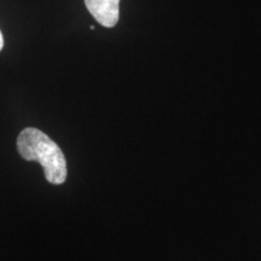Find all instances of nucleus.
<instances>
[{
  "mask_svg": "<svg viewBox=\"0 0 261 261\" xmlns=\"http://www.w3.org/2000/svg\"><path fill=\"white\" fill-rule=\"evenodd\" d=\"M17 150L25 161H37L44 168L45 178L54 185L63 184L67 179V161L56 142L34 127L19 133Z\"/></svg>",
  "mask_w": 261,
  "mask_h": 261,
  "instance_id": "1",
  "label": "nucleus"
},
{
  "mask_svg": "<svg viewBox=\"0 0 261 261\" xmlns=\"http://www.w3.org/2000/svg\"><path fill=\"white\" fill-rule=\"evenodd\" d=\"M87 10L103 27L112 28L119 21L120 0H85Z\"/></svg>",
  "mask_w": 261,
  "mask_h": 261,
  "instance_id": "2",
  "label": "nucleus"
},
{
  "mask_svg": "<svg viewBox=\"0 0 261 261\" xmlns=\"http://www.w3.org/2000/svg\"><path fill=\"white\" fill-rule=\"evenodd\" d=\"M3 47H4V38H3L2 32H0V51L3 50Z\"/></svg>",
  "mask_w": 261,
  "mask_h": 261,
  "instance_id": "3",
  "label": "nucleus"
}]
</instances>
